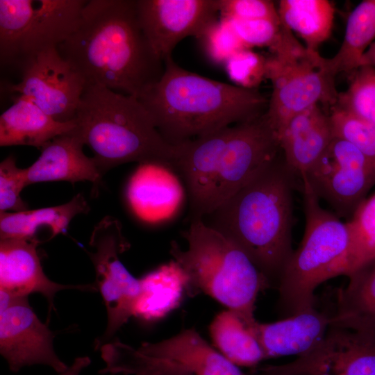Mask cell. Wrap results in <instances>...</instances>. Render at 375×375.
Here are the masks:
<instances>
[{
    "label": "cell",
    "instance_id": "6da1fadb",
    "mask_svg": "<svg viewBox=\"0 0 375 375\" xmlns=\"http://www.w3.org/2000/svg\"><path fill=\"white\" fill-rule=\"evenodd\" d=\"M87 85L139 98L165 62L142 28L136 0H88L74 32L57 48Z\"/></svg>",
    "mask_w": 375,
    "mask_h": 375
},
{
    "label": "cell",
    "instance_id": "7a4b0ae2",
    "mask_svg": "<svg viewBox=\"0 0 375 375\" xmlns=\"http://www.w3.org/2000/svg\"><path fill=\"white\" fill-rule=\"evenodd\" d=\"M174 169L186 186L192 218L210 215L277 157L266 115L177 145Z\"/></svg>",
    "mask_w": 375,
    "mask_h": 375
},
{
    "label": "cell",
    "instance_id": "3957f363",
    "mask_svg": "<svg viewBox=\"0 0 375 375\" xmlns=\"http://www.w3.org/2000/svg\"><path fill=\"white\" fill-rule=\"evenodd\" d=\"M160 78L138 99L162 137L179 145L264 114L269 99L258 89L210 79L165 60Z\"/></svg>",
    "mask_w": 375,
    "mask_h": 375
},
{
    "label": "cell",
    "instance_id": "277c9868",
    "mask_svg": "<svg viewBox=\"0 0 375 375\" xmlns=\"http://www.w3.org/2000/svg\"><path fill=\"white\" fill-rule=\"evenodd\" d=\"M296 178L277 157L210 215V227L244 250L277 288L293 252Z\"/></svg>",
    "mask_w": 375,
    "mask_h": 375
},
{
    "label": "cell",
    "instance_id": "5b68a950",
    "mask_svg": "<svg viewBox=\"0 0 375 375\" xmlns=\"http://www.w3.org/2000/svg\"><path fill=\"white\" fill-rule=\"evenodd\" d=\"M74 121L72 132L92 150L103 174L129 162H156L174 169L178 146L162 137L148 110L135 97L97 84L87 85Z\"/></svg>",
    "mask_w": 375,
    "mask_h": 375
},
{
    "label": "cell",
    "instance_id": "8992f818",
    "mask_svg": "<svg viewBox=\"0 0 375 375\" xmlns=\"http://www.w3.org/2000/svg\"><path fill=\"white\" fill-rule=\"evenodd\" d=\"M183 236L188 249L172 242L170 253L188 288L210 296L251 326L258 295L271 287L265 274L244 250L201 218H192Z\"/></svg>",
    "mask_w": 375,
    "mask_h": 375
},
{
    "label": "cell",
    "instance_id": "52a82bcc",
    "mask_svg": "<svg viewBox=\"0 0 375 375\" xmlns=\"http://www.w3.org/2000/svg\"><path fill=\"white\" fill-rule=\"evenodd\" d=\"M305 229L286 262L277 289L279 306L291 315L315 306V291L332 278L346 275L349 236L346 222L324 209L308 183H300Z\"/></svg>",
    "mask_w": 375,
    "mask_h": 375
},
{
    "label": "cell",
    "instance_id": "ba28073f",
    "mask_svg": "<svg viewBox=\"0 0 375 375\" xmlns=\"http://www.w3.org/2000/svg\"><path fill=\"white\" fill-rule=\"evenodd\" d=\"M266 78L272 85L266 115L277 135L295 115L320 103L331 108L338 93L335 78L325 67V58L300 43L281 23L276 42L269 47Z\"/></svg>",
    "mask_w": 375,
    "mask_h": 375
},
{
    "label": "cell",
    "instance_id": "9c48e42d",
    "mask_svg": "<svg viewBox=\"0 0 375 375\" xmlns=\"http://www.w3.org/2000/svg\"><path fill=\"white\" fill-rule=\"evenodd\" d=\"M110 375H249L211 347L194 329L134 348L118 340L100 349Z\"/></svg>",
    "mask_w": 375,
    "mask_h": 375
},
{
    "label": "cell",
    "instance_id": "30bf717a",
    "mask_svg": "<svg viewBox=\"0 0 375 375\" xmlns=\"http://www.w3.org/2000/svg\"><path fill=\"white\" fill-rule=\"evenodd\" d=\"M87 0H0V63L22 69L77 28Z\"/></svg>",
    "mask_w": 375,
    "mask_h": 375
},
{
    "label": "cell",
    "instance_id": "8fae6325",
    "mask_svg": "<svg viewBox=\"0 0 375 375\" xmlns=\"http://www.w3.org/2000/svg\"><path fill=\"white\" fill-rule=\"evenodd\" d=\"M301 181L348 221L375 185V162L350 142L334 136Z\"/></svg>",
    "mask_w": 375,
    "mask_h": 375
},
{
    "label": "cell",
    "instance_id": "7c38bea8",
    "mask_svg": "<svg viewBox=\"0 0 375 375\" xmlns=\"http://www.w3.org/2000/svg\"><path fill=\"white\" fill-rule=\"evenodd\" d=\"M90 244L95 249L89 254L108 312L104 335L107 339L133 315L141 283L140 279L129 273L118 257L119 253L128 247V243L117 219L112 217L102 219L94 227Z\"/></svg>",
    "mask_w": 375,
    "mask_h": 375
},
{
    "label": "cell",
    "instance_id": "4fadbf2b",
    "mask_svg": "<svg viewBox=\"0 0 375 375\" xmlns=\"http://www.w3.org/2000/svg\"><path fill=\"white\" fill-rule=\"evenodd\" d=\"M21 72L19 83L3 85L6 92L29 99L57 122L74 119L86 83L57 49L40 53Z\"/></svg>",
    "mask_w": 375,
    "mask_h": 375
},
{
    "label": "cell",
    "instance_id": "5bb4252c",
    "mask_svg": "<svg viewBox=\"0 0 375 375\" xmlns=\"http://www.w3.org/2000/svg\"><path fill=\"white\" fill-rule=\"evenodd\" d=\"M258 375H375V339L331 326L324 339L294 360L258 369Z\"/></svg>",
    "mask_w": 375,
    "mask_h": 375
},
{
    "label": "cell",
    "instance_id": "9a60e30c",
    "mask_svg": "<svg viewBox=\"0 0 375 375\" xmlns=\"http://www.w3.org/2000/svg\"><path fill=\"white\" fill-rule=\"evenodd\" d=\"M142 28L165 61L187 37L199 39L218 19L219 0H136Z\"/></svg>",
    "mask_w": 375,
    "mask_h": 375
},
{
    "label": "cell",
    "instance_id": "2e32d148",
    "mask_svg": "<svg viewBox=\"0 0 375 375\" xmlns=\"http://www.w3.org/2000/svg\"><path fill=\"white\" fill-rule=\"evenodd\" d=\"M5 305L0 311V352L9 369L17 372L24 367L44 365L59 374L67 370L54 351L53 332L39 319L27 297L9 294Z\"/></svg>",
    "mask_w": 375,
    "mask_h": 375
},
{
    "label": "cell",
    "instance_id": "e0dca14e",
    "mask_svg": "<svg viewBox=\"0 0 375 375\" xmlns=\"http://www.w3.org/2000/svg\"><path fill=\"white\" fill-rule=\"evenodd\" d=\"M322 106L317 103L297 114L278 134L285 164L297 181L305 178L334 137L330 113Z\"/></svg>",
    "mask_w": 375,
    "mask_h": 375
},
{
    "label": "cell",
    "instance_id": "ac0fdd59",
    "mask_svg": "<svg viewBox=\"0 0 375 375\" xmlns=\"http://www.w3.org/2000/svg\"><path fill=\"white\" fill-rule=\"evenodd\" d=\"M38 243L19 239L0 242V290L15 297L40 293L53 306L56 292L65 289L94 290L88 285H62L51 281L44 274L37 252Z\"/></svg>",
    "mask_w": 375,
    "mask_h": 375
},
{
    "label": "cell",
    "instance_id": "d6986e66",
    "mask_svg": "<svg viewBox=\"0 0 375 375\" xmlns=\"http://www.w3.org/2000/svg\"><path fill=\"white\" fill-rule=\"evenodd\" d=\"M331 324V315L315 306L278 321L250 326L265 358L301 356L316 347Z\"/></svg>",
    "mask_w": 375,
    "mask_h": 375
},
{
    "label": "cell",
    "instance_id": "ffe728a7",
    "mask_svg": "<svg viewBox=\"0 0 375 375\" xmlns=\"http://www.w3.org/2000/svg\"><path fill=\"white\" fill-rule=\"evenodd\" d=\"M83 146L72 131L49 141L41 149L38 160L26 168L28 185L51 181L72 184L90 181L98 186L103 174L93 158L84 153Z\"/></svg>",
    "mask_w": 375,
    "mask_h": 375
},
{
    "label": "cell",
    "instance_id": "44dd1931",
    "mask_svg": "<svg viewBox=\"0 0 375 375\" xmlns=\"http://www.w3.org/2000/svg\"><path fill=\"white\" fill-rule=\"evenodd\" d=\"M173 170L160 163H140L129 182L128 197L141 218L161 221L171 217L179 209L183 190Z\"/></svg>",
    "mask_w": 375,
    "mask_h": 375
},
{
    "label": "cell",
    "instance_id": "7402d4cb",
    "mask_svg": "<svg viewBox=\"0 0 375 375\" xmlns=\"http://www.w3.org/2000/svg\"><path fill=\"white\" fill-rule=\"evenodd\" d=\"M0 116V146L26 145L41 149L53 138L72 131L74 121L59 122L29 99L17 95Z\"/></svg>",
    "mask_w": 375,
    "mask_h": 375
},
{
    "label": "cell",
    "instance_id": "603a6c76",
    "mask_svg": "<svg viewBox=\"0 0 375 375\" xmlns=\"http://www.w3.org/2000/svg\"><path fill=\"white\" fill-rule=\"evenodd\" d=\"M347 277V286L338 293L331 326L375 339V259Z\"/></svg>",
    "mask_w": 375,
    "mask_h": 375
},
{
    "label": "cell",
    "instance_id": "cb8c5ba5",
    "mask_svg": "<svg viewBox=\"0 0 375 375\" xmlns=\"http://www.w3.org/2000/svg\"><path fill=\"white\" fill-rule=\"evenodd\" d=\"M90 207L81 193L69 202L51 207L19 212H0V238L19 239L40 243L38 234L47 230L51 238L64 233L72 219L87 213Z\"/></svg>",
    "mask_w": 375,
    "mask_h": 375
},
{
    "label": "cell",
    "instance_id": "d4e9b609",
    "mask_svg": "<svg viewBox=\"0 0 375 375\" xmlns=\"http://www.w3.org/2000/svg\"><path fill=\"white\" fill-rule=\"evenodd\" d=\"M141 292L133 315L147 321L164 317L178 304L188 281L181 267L174 260L140 278Z\"/></svg>",
    "mask_w": 375,
    "mask_h": 375
},
{
    "label": "cell",
    "instance_id": "484cf974",
    "mask_svg": "<svg viewBox=\"0 0 375 375\" xmlns=\"http://www.w3.org/2000/svg\"><path fill=\"white\" fill-rule=\"evenodd\" d=\"M277 10L281 22L310 51H318L331 34L335 8L328 0H281Z\"/></svg>",
    "mask_w": 375,
    "mask_h": 375
},
{
    "label": "cell",
    "instance_id": "4316f807",
    "mask_svg": "<svg viewBox=\"0 0 375 375\" xmlns=\"http://www.w3.org/2000/svg\"><path fill=\"white\" fill-rule=\"evenodd\" d=\"M375 39V0L361 1L350 13L342 44L325 67L331 76L351 74L360 67L362 56Z\"/></svg>",
    "mask_w": 375,
    "mask_h": 375
},
{
    "label": "cell",
    "instance_id": "83f0119b",
    "mask_svg": "<svg viewBox=\"0 0 375 375\" xmlns=\"http://www.w3.org/2000/svg\"><path fill=\"white\" fill-rule=\"evenodd\" d=\"M210 332L221 353L238 367H256L265 359L251 327L230 310L215 317Z\"/></svg>",
    "mask_w": 375,
    "mask_h": 375
},
{
    "label": "cell",
    "instance_id": "f1b7e54d",
    "mask_svg": "<svg viewBox=\"0 0 375 375\" xmlns=\"http://www.w3.org/2000/svg\"><path fill=\"white\" fill-rule=\"evenodd\" d=\"M346 224L349 236L348 276L375 259V194L358 206Z\"/></svg>",
    "mask_w": 375,
    "mask_h": 375
},
{
    "label": "cell",
    "instance_id": "f546056e",
    "mask_svg": "<svg viewBox=\"0 0 375 375\" xmlns=\"http://www.w3.org/2000/svg\"><path fill=\"white\" fill-rule=\"evenodd\" d=\"M347 89L334 106L375 126V68L361 66L350 74Z\"/></svg>",
    "mask_w": 375,
    "mask_h": 375
},
{
    "label": "cell",
    "instance_id": "4dcf8cb0",
    "mask_svg": "<svg viewBox=\"0 0 375 375\" xmlns=\"http://www.w3.org/2000/svg\"><path fill=\"white\" fill-rule=\"evenodd\" d=\"M208 58L224 65L237 52L247 49L238 36L230 19L220 17L198 39Z\"/></svg>",
    "mask_w": 375,
    "mask_h": 375
},
{
    "label": "cell",
    "instance_id": "1f68e13d",
    "mask_svg": "<svg viewBox=\"0 0 375 375\" xmlns=\"http://www.w3.org/2000/svg\"><path fill=\"white\" fill-rule=\"evenodd\" d=\"M330 117L333 135L350 142L375 162V126L335 106Z\"/></svg>",
    "mask_w": 375,
    "mask_h": 375
},
{
    "label": "cell",
    "instance_id": "d6a6232c",
    "mask_svg": "<svg viewBox=\"0 0 375 375\" xmlns=\"http://www.w3.org/2000/svg\"><path fill=\"white\" fill-rule=\"evenodd\" d=\"M267 58L250 49H242L224 64L228 78L235 85L246 89H258L266 78Z\"/></svg>",
    "mask_w": 375,
    "mask_h": 375
},
{
    "label": "cell",
    "instance_id": "836d02e7",
    "mask_svg": "<svg viewBox=\"0 0 375 375\" xmlns=\"http://www.w3.org/2000/svg\"><path fill=\"white\" fill-rule=\"evenodd\" d=\"M28 186L27 169L17 166L10 156L0 163V212H19L28 210L20 194Z\"/></svg>",
    "mask_w": 375,
    "mask_h": 375
},
{
    "label": "cell",
    "instance_id": "e575fe53",
    "mask_svg": "<svg viewBox=\"0 0 375 375\" xmlns=\"http://www.w3.org/2000/svg\"><path fill=\"white\" fill-rule=\"evenodd\" d=\"M230 20L243 44L250 49L253 47H271L278 40L281 31L280 19Z\"/></svg>",
    "mask_w": 375,
    "mask_h": 375
},
{
    "label": "cell",
    "instance_id": "d590c367",
    "mask_svg": "<svg viewBox=\"0 0 375 375\" xmlns=\"http://www.w3.org/2000/svg\"><path fill=\"white\" fill-rule=\"evenodd\" d=\"M219 14L230 19H279L274 1L269 0H219Z\"/></svg>",
    "mask_w": 375,
    "mask_h": 375
},
{
    "label": "cell",
    "instance_id": "8d00e7d4",
    "mask_svg": "<svg viewBox=\"0 0 375 375\" xmlns=\"http://www.w3.org/2000/svg\"><path fill=\"white\" fill-rule=\"evenodd\" d=\"M90 362L91 360L88 356L78 357L68 367L67 370L60 373L59 375H79L82 370L87 367Z\"/></svg>",
    "mask_w": 375,
    "mask_h": 375
},
{
    "label": "cell",
    "instance_id": "74e56055",
    "mask_svg": "<svg viewBox=\"0 0 375 375\" xmlns=\"http://www.w3.org/2000/svg\"><path fill=\"white\" fill-rule=\"evenodd\" d=\"M365 65L375 68V40L362 57L360 67Z\"/></svg>",
    "mask_w": 375,
    "mask_h": 375
}]
</instances>
